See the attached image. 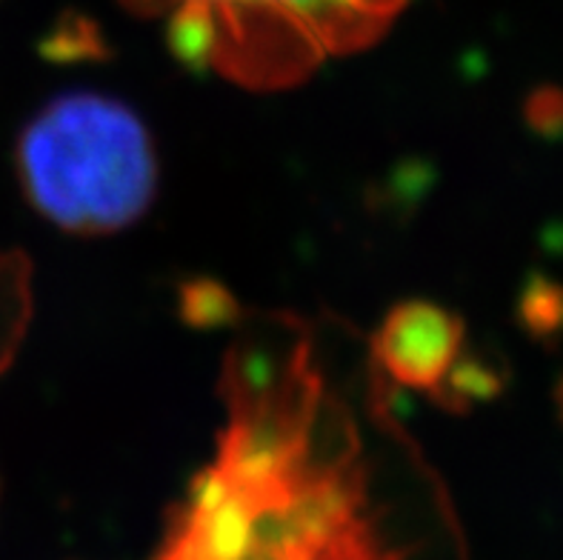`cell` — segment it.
<instances>
[{"mask_svg":"<svg viewBox=\"0 0 563 560\" xmlns=\"http://www.w3.org/2000/svg\"><path fill=\"white\" fill-rule=\"evenodd\" d=\"M212 461L141 560H470L441 483L300 323L229 349Z\"/></svg>","mask_w":563,"mask_h":560,"instance_id":"1","label":"cell"},{"mask_svg":"<svg viewBox=\"0 0 563 560\" xmlns=\"http://www.w3.org/2000/svg\"><path fill=\"white\" fill-rule=\"evenodd\" d=\"M384 363L407 383H429L441 375V358L455 352L452 323L435 309H400V318L386 327Z\"/></svg>","mask_w":563,"mask_h":560,"instance_id":"4","label":"cell"},{"mask_svg":"<svg viewBox=\"0 0 563 560\" xmlns=\"http://www.w3.org/2000/svg\"><path fill=\"white\" fill-rule=\"evenodd\" d=\"M192 69L278 89L384 35L407 0H129Z\"/></svg>","mask_w":563,"mask_h":560,"instance_id":"2","label":"cell"},{"mask_svg":"<svg viewBox=\"0 0 563 560\" xmlns=\"http://www.w3.org/2000/svg\"><path fill=\"white\" fill-rule=\"evenodd\" d=\"M18 166L37 212L66 232H118L155 198L146 129L100 95H71L43 109L23 132Z\"/></svg>","mask_w":563,"mask_h":560,"instance_id":"3","label":"cell"},{"mask_svg":"<svg viewBox=\"0 0 563 560\" xmlns=\"http://www.w3.org/2000/svg\"><path fill=\"white\" fill-rule=\"evenodd\" d=\"M558 400H561V411H563V383H561V389H558Z\"/></svg>","mask_w":563,"mask_h":560,"instance_id":"5","label":"cell"}]
</instances>
